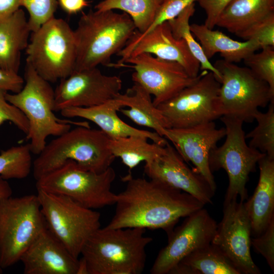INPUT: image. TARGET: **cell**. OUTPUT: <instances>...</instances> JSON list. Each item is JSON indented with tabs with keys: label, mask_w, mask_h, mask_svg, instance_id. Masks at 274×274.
I'll return each instance as SVG.
<instances>
[{
	"label": "cell",
	"mask_w": 274,
	"mask_h": 274,
	"mask_svg": "<svg viewBox=\"0 0 274 274\" xmlns=\"http://www.w3.org/2000/svg\"><path fill=\"white\" fill-rule=\"evenodd\" d=\"M76 274H88L86 261L82 257L80 259H78V265Z\"/></svg>",
	"instance_id": "ee69618b"
},
{
	"label": "cell",
	"mask_w": 274,
	"mask_h": 274,
	"mask_svg": "<svg viewBox=\"0 0 274 274\" xmlns=\"http://www.w3.org/2000/svg\"><path fill=\"white\" fill-rule=\"evenodd\" d=\"M160 4L159 0H104L94 9L99 11H123L130 17L136 30L143 33L153 21Z\"/></svg>",
	"instance_id": "f1b7e54d"
},
{
	"label": "cell",
	"mask_w": 274,
	"mask_h": 274,
	"mask_svg": "<svg viewBox=\"0 0 274 274\" xmlns=\"http://www.w3.org/2000/svg\"><path fill=\"white\" fill-rule=\"evenodd\" d=\"M41 211L52 234L76 258L89 237L100 227V214L71 198L37 190Z\"/></svg>",
	"instance_id": "30bf717a"
},
{
	"label": "cell",
	"mask_w": 274,
	"mask_h": 274,
	"mask_svg": "<svg viewBox=\"0 0 274 274\" xmlns=\"http://www.w3.org/2000/svg\"><path fill=\"white\" fill-rule=\"evenodd\" d=\"M249 55L243 61L258 77L269 85L274 94V47L266 46Z\"/></svg>",
	"instance_id": "d6a6232c"
},
{
	"label": "cell",
	"mask_w": 274,
	"mask_h": 274,
	"mask_svg": "<svg viewBox=\"0 0 274 274\" xmlns=\"http://www.w3.org/2000/svg\"><path fill=\"white\" fill-rule=\"evenodd\" d=\"M47 227L37 195L0 200V265L3 269L17 262Z\"/></svg>",
	"instance_id": "8992f818"
},
{
	"label": "cell",
	"mask_w": 274,
	"mask_h": 274,
	"mask_svg": "<svg viewBox=\"0 0 274 274\" xmlns=\"http://www.w3.org/2000/svg\"><path fill=\"white\" fill-rule=\"evenodd\" d=\"M25 50L26 63L49 82L65 78L75 70L74 30L62 19L54 17L32 32Z\"/></svg>",
	"instance_id": "52a82bcc"
},
{
	"label": "cell",
	"mask_w": 274,
	"mask_h": 274,
	"mask_svg": "<svg viewBox=\"0 0 274 274\" xmlns=\"http://www.w3.org/2000/svg\"><path fill=\"white\" fill-rule=\"evenodd\" d=\"M74 257L46 227L22 254L24 274H76Z\"/></svg>",
	"instance_id": "ffe728a7"
},
{
	"label": "cell",
	"mask_w": 274,
	"mask_h": 274,
	"mask_svg": "<svg viewBox=\"0 0 274 274\" xmlns=\"http://www.w3.org/2000/svg\"><path fill=\"white\" fill-rule=\"evenodd\" d=\"M116 177L110 166L96 173L84 169L73 160L36 180V188L49 193L65 195L84 207L100 209L115 204L116 194L111 190Z\"/></svg>",
	"instance_id": "ba28073f"
},
{
	"label": "cell",
	"mask_w": 274,
	"mask_h": 274,
	"mask_svg": "<svg viewBox=\"0 0 274 274\" xmlns=\"http://www.w3.org/2000/svg\"><path fill=\"white\" fill-rule=\"evenodd\" d=\"M186 217L167 234V244L157 255L151 274H169L183 258L212 242L217 223L207 210L203 208Z\"/></svg>",
	"instance_id": "2e32d148"
},
{
	"label": "cell",
	"mask_w": 274,
	"mask_h": 274,
	"mask_svg": "<svg viewBox=\"0 0 274 274\" xmlns=\"http://www.w3.org/2000/svg\"><path fill=\"white\" fill-rule=\"evenodd\" d=\"M225 134V127L218 128L214 121H211L185 128H167L164 138L172 143L185 162L192 163V169L201 174L216 192L209 158L211 150Z\"/></svg>",
	"instance_id": "ac0fdd59"
},
{
	"label": "cell",
	"mask_w": 274,
	"mask_h": 274,
	"mask_svg": "<svg viewBox=\"0 0 274 274\" xmlns=\"http://www.w3.org/2000/svg\"><path fill=\"white\" fill-rule=\"evenodd\" d=\"M57 3L68 15L76 14L89 6L87 0H57Z\"/></svg>",
	"instance_id": "60d3db41"
},
{
	"label": "cell",
	"mask_w": 274,
	"mask_h": 274,
	"mask_svg": "<svg viewBox=\"0 0 274 274\" xmlns=\"http://www.w3.org/2000/svg\"><path fill=\"white\" fill-rule=\"evenodd\" d=\"M148 139L139 136L110 139L109 147L115 157L119 158L130 170L141 162H151L165 151V146L149 143Z\"/></svg>",
	"instance_id": "83f0119b"
},
{
	"label": "cell",
	"mask_w": 274,
	"mask_h": 274,
	"mask_svg": "<svg viewBox=\"0 0 274 274\" xmlns=\"http://www.w3.org/2000/svg\"><path fill=\"white\" fill-rule=\"evenodd\" d=\"M24 84L17 93L6 92V100L26 117L29 129L26 138L31 153L39 155L50 135L58 136L69 130L71 125L89 126L86 121L75 122L57 118L54 114L55 92L49 82L26 62Z\"/></svg>",
	"instance_id": "5b68a950"
},
{
	"label": "cell",
	"mask_w": 274,
	"mask_h": 274,
	"mask_svg": "<svg viewBox=\"0 0 274 274\" xmlns=\"http://www.w3.org/2000/svg\"><path fill=\"white\" fill-rule=\"evenodd\" d=\"M57 5V0H21V6L29 14L28 23L31 32L54 17Z\"/></svg>",
	"instance_id": "836d02e7"
},
{
	"label": "cell",
	"mask_w": 274,
	"mask_h": 274,
	"mask_svg": "<svg viewBox=\"0 0 274 274\" xmlns=\"http://www.w3.org/2000/svg\"><path fill=\"white\" fill-rule=\"evenodd\" d=\"M144 172L150 179L162 182L186 192L204 205L213 203L215 191L201 174L186 164L168 141L162 155L145 163Z\"/></svg>",
	"instance_id": "d6986e66"
},
{
	"label": "cell",
	"mask_w": 274,
	"mask_h": 274,
	"mask_svg": "<svg viewBox=\"0 0 274 274\" xmlns=\"http://www.w3.org/2000/svg\"><path fill=\"white\" fill-rule=\"evenodd\" d=\"M147 53L159 58L180 64L191 77L200 73V63L194 57L184 40L174 37L167 21L155 26L145 35L137 30L125 46L117 54L120 57L115 66L129 57Z\"/></svg>",
	"instance_id": "e0dca14e"
},
{
	"label": "cell",
	"mask_w": 274,
	"mask_h": 274,
	"mask_svg": "<svg viewBox=\"0 0 274 274\" xmlns=\"http://www.w3.org/2000/svg\"><path fill=\"white\" fill-rule=\"evenodd\" d=\"M274 12V0H232L220 14L216 26L235 35Z\"/></svg>",
	"instance_id": "484cf974"
},
{
	"label": "cell",
	"mask_w": 274,
	"mask_h": 274,
	"mask_svg": "<svg viewBox=\"0 0 274 274\" xmlns=\"http://www.w3.org/2000/svg\"><path fill=\"white\" fill-rule=\"evenodd\" d=\"M30 32L21 9L0 23V68L18 73L21 52L27 47Z\"/></svg>",
	"instance_id": "d4e9b609"
},
{
	"label": "cell",
	"mask_w": 274,
	"mask_h": 274,
	"mask_svg": "<svg viewBox=\"0 0 274 274\" xmlns=\"http://www.w3.org/2000/svg\"><path fill=\"white\" fill-rule=\"evenodd\" d=\"M190 29L199 41L208 59L219 53L224 60L237 63L261 49L259 45L255 41L234 40L219 30L210 29L204 24H190Z\"/></svg>",
	"instance_id": "cb8c5ba5"
},
{
	"label": "cell",
	"mask_w": 274,
	"mask_h": 274,
	"mask_svg": "<svg viewBox=\"0 0 274 274\" xmlns=\"http://www.w3.org/2000/svg\"><path fill=\"white\" fill-rule=\"evenodd\" d=\"M221 75L219 99L222 116L252 122L259 108L274 102L269 85L247 66L224 59L213 64Z\"/></svg>",
	"instance_id": "8fae6325"
},
{
	"label": "cell",
	"mask_w": 274,
	"mask_h": 274,
	"mask_svg": "<svg viewBox=\"0 0 274 274\" xmlns=\"http://www.w3.org/2000/svg\"><path fill=\"white\" fill-rule=\"evenodd\" d=\"M245 41L257 42L261 49L274 47V12L236 35Z\"/></svg>",
	"instance_id": "e575fe53"
},
{
	"label": "cell",
	"mask_w": 274,
	"mask_h": 274,
	"mask_svg": "<svg viewBox=\"0 0 274 274\" xmlns=\"http://www.w3.org/2000/svg\"><path fill=\"white\" fill-rule=\"evenodd\" d=\"M12 190L7 180L0 176V200L7 197L12 195ZM3 269L0 265V273H2Z\"/></svg>",
	"instance_id": "7bdbcfd3"
},
{
	"label": "cell",
	"mask_w": 274,
	"mask_h": 274,
	"mask_svg": "<svg viewBox=\"0 0 274 274\" xmlns=\"http://www.w3.org/2000/svg\"><path fill=\"white\" fill-rule=\"evenodd\" d=\"M259 178L253 195L245 207L252 236L261 234L274 219V158L265 155L258 162Z\"/></svg>",
	"instance_id": "7402d4cb"
},
{
	"label": "cell",
	"mask_w": 274,
	"mask_h": 274,
	"mask_svg": "<svg viewBox=\"0 0 274 274\" xmlns=\"http://www.w3.org/2000/svg\"><path fill=\"white\" fill-rule=\"evenodd\" d=\"M198 0H163L159 6L155 17L150 26L143 33L145 35L158 25L176 17L185 8Z\"/></svg>",
	"instance_id": "8d00e7d4"
},
{
	"label": "cell",
	"mask_w": 274,
	"mask_h": 274,
	"mask_svg": "<svg viewBox=\"0 0 274 274\" xmlns=\"http://www.w3.org/2000/svg\"><path fill=\"white\" fill-rule=\"evenodd\" d=\"M122 108L123 105L114 98L93 107L66 108L60 113L65 117H79L93 122L111 139L139 136L159 145H166L167 140L156 132L136 128L122 120L117 114Z\"/></svg>",
	"instance_id": "44dd1931"
},
{
	"label": "cell",
	"mask_w": 274,
	"mask_h": 274,
	"mask_svg": "<svg viewBox=\"0 0 274 274\" xmlns=\"http://www.w3.org/2000/svg\"><path fill=\"white\" fill-rule=\"evenodd\" d=\"M160 3H161V2H162L163 0H159Z\"/></svg>",
	"instance_id": "f6af8a7d"
},
{
	"label": "cell",
	"mask_w": 274,
	"mask_h": 274,
	"mask_svg": "<svg viewBox=\"0 0 274 274\" xmlns=\"http://www.w3.org/2000/svg\"><path fill=\"white\" fill-rule=\"evenodd\" d=\"M142 228H99L81 250L88 274H140L153 241Z\"/></svg>",
	"instance_id": "7a4b0ae2"
},
{
	"label": "cell",
	"mask_w": 274,
	"mask_h": 274,
	"mask_svg": "<svg viewBox=\"0 0 274 274\" xmlns=\"http://www.w3.org/2000/svg\"><path fill=\"white\" fill-rule=\"evenodd\" d=\"M136 30L130 17L114 10L82 13L74 30L75 71L110 63L111 57L127 44Z\"/></svg>",
	"instance_id": "3957f363"
},
{
	"label": "cell",
	"mask_w": 274,
	"mask_h": 274,
	"mask_svg": "<svg viewBox=\"0 0 274 274\" xmlns=\"http://www.w3.org/2000/svg\"><path fill=\"white\" fill-rule=\"evenodd\" d=\"M110 138L100 129L78 126L46 144L32 163L36 180L59 168L66 161H75L82 168L102 173L115 157L109 147Z\"/></svg>",
	"instance_id": "277c9868"
},
{
	"label": "cell",
	"mask_w": 274,
	"mask_h": 274,
	"mask_svg": "<svg viewBox=\"0 0 274 274\" xmlns=\"http://www.w3.org/2000/svg\"><path fill=\"white\" fill-rule=\"evenodd\" d=\"M115 98L127 109L119 111L136 124L152 129L164 138L169 126L160 111L153 102L151 95L136 83L124 93H119Z\"/></svg>",
	"instance_id": "603a6c76"
},
{
	"label": "cell",
	"mask_w": 274,
	"mask_h": 274,
	"mask_svg": "<svg viewBox=\"0 0 274 274\" xmlns=\"http://www.w3.org/2000/svg\"><path fill=\"white\" fill-rule=\"evenodd\" d=\"M24 80L18 73L0 68V90L19 92L23 88Z\"/></svg>",
	"instance_id": "ab89813d"
},
{
	"label": "cell",
	"mask_w": 274,
	"mask_h": 274,
	"mask_svg": "<svg viewBox=\"0 0 274 274\" xmlns=\"http://www.w3.org/2000/svg\"><path fill=\"white\" fill-rule=\"evenodd\" d=\"M118 66L134 69L133 82L154 96L153 102L156 107L193 84L204 73L202 71L197 77H191L179 63L147 53L129 57Z\"/></svg>",
	"instance_id": "4fadbf2b"
},
{
	"label": "cell",
	"mask_w": 274,
	"mask_h": 274,
	"mask_svg": "<svg viewBox=\"0 0 274 274\" xmlns=\"http://www.w3.org/2000/svg\"><path fill=\"white\" fill-rule=\"evenodd\" d=\"M220 83L204 70L193 84L157 106L170 128H185L214 121L222 116L219 99Z\"/></svg>",
	"instance_id": "7c38bea8"
},
{
	"label": "cell",
	"mask_w": 274,
	"mask_h": 274,
	"mask_svg": "<svg viewBox=\"0 0 274 274\" xmlns=\"http://www.w3.org/2000/svg\"><path fill=\"white\" fill-rule=\"evenodd\" d=\"M32 167L29 144L12 147L0 153V176L6 180L25 178Z\"/></svg>",
	"instance_id": "4dcf8cb0"
},
{
	"label": "cell",
	"mask_w": 274,
	"mask_h": 274,
	"mask_svg": "<svg viewBox=\"0 0 274 274\" xmlns=\"http://www.w3.org/2000/svg\"><path fill=\"white\" fill-rule=\"evenodd\" d=\"M257 126L247 134L249 146L274 158V102L268 104L266 112L258 111L255 115Z\"/></svg>",
	"instance_id": "1f68e13d"
},
{
	"label": "cell",
	"mask_w": 274,
	"mask_h": 274,
	"mask_svg": "<svg viewBox=\"0 0 274 274\" xmlns=\"http://www.w3.org/2000/svg\"><path fill=\"white\" fill-rule=\"evenodd\" d=\"M232 0H198L197 2L204 10L206 18L204 24L213 29L221 13Z\"/></svg>",
	"instance_id": "f35d334b"
},
{
	"label": "cell",
	"mask_w": 274,
	"mask_h": 274,
	"mask_svg": "<svg viewBox=\"0 0 274 274\" xmlns=\"http://www.w3.org/2000/svg\"><path fill=\"white\" fill-rule=\"evenodd\" d=\"M251 245L254 251L266 260L272 272H274V219L259 235L253 236Z\"/></svg>",
	"instance_id": "d590c367"
},
{
	"label": "cell",
	"mask_w": 274,
	"mask_h": 274,
	"mask_svg": "<svg viewBox=\"0 0 274 274\" xmlns=\"http://www.w3.org/2000/svg\"><path fill=\"white\" fill-rule=\"evenodd\" d=\"M169 274H240L227 257L210 244L190 253Z\"/></svg>",
	"instance_id": "4316f807"
},
{
	"label": "cell",
	"mask_w": 274,
	"mask_h": 274,
	"mask_svg": "<svg viewBox=\"0 0 274 274\" xmlns=\"http://www.w3.org/2000/svg\"><path fill=\"white\" fill-rule=\"evenodd\" d=\"M122 87L119 77L105 75L97 67L75 71L61 79L54 90V111L100 105L114 98Z\"/></svg>",
	"instance_id": "9a60e30c"
},
{
	"label": "cell",
	"mask_w": 274,
	"mask_h": 274,
	"mask_svg": "<svg viewBox=\"0 0 274 274\" xmlns=\"http://www.w3.org/2000/svg\"><path fill=\"white\" fill-rule=\"evenodd\" d=\"M251 225L244 202L223 203V217L212 243L217 246L240 274H260L251 254Z\"/></svg>",
	"instance_id": "5bb4252c"
},
{
	"label": "cell",
	"mask_w": 274,
	"mask_h": 274,
	"mask_svg": "<svg viewBox=\"0 0 274 274\" xmlns=\"http://www.w3.org/2000/svg\"><path fill=\"white\" fill-rule=\"evenodd\" d=\"M195 11V3H193L185 8L176 17L167 22L174 37L184 40L194 57L199 62L200 69L212 72L220 83V73L206 56L200 45L195 40L190 31L189 20Z\"/></svg>",
	"instance_id": "f546056e"
},
{
	"label": "cell",
	"mask_w": 274,
	"mask_h": 274,
	"mask_svg": "<svg viewBox=\"0 0 274 274\" xmlns=\"http://www.w3.org/2000/svg\"><path fill=\"white\" fill-rule=\"evenodd\" d=\"M21 6V0H0V23L6 19Z\"/></svg>",
	"instance_id": "b9f144b4"
},
{
	"label": "cell",
	"mask_w": 274,
	"mask_h": 274,
	"mask_svg": "<svg viewBox=\"0 0 274 274\" xmlns=\"http://www.w3.org/2000/svg\"><path fill=\"white\" fill-rule=\"evenodd\" d=\"M125 189L116 194L114 215L106 226L111 228L162 229L168 234L179 220L203 208L191 195L162 182L123 177Z\"/></svg>",
	"instance_id": "6da1fadb"
},
{
	"label": "cell",
	"mask_w": 274,
	"mask_h": 274,
	"mask_svg": "<svg viewBox=\"0 0 274 274\" xmlns=\"http://www.w3.org/2000/svg\"><path fill=\"white\" fill-rule=\"evenodd\" d=\"M6 92L0 90V125L10 121L26 134L29 129L28 120L20 110L6 100Z\"/></svg>",
	"instance_id": "74e56055"
},
{
	"label": "cell",
	"mask_w": 274,
	"mask_h": 274,
	"mask_svg": "<svg viewBox=\"0 0 274 274\" xmlns=\"http://www.w3.org/2000/svg\"><path fill=\"white\" fill-rule=\"evenodd\" d=\"M220 119L225 125L226 138L221 146L211 150L210 168L212 173L223 169L227 173L229 183L224 203L237 200L238 197L244 202L248 196L246 184L249 175L255 171L258 161L266 154L247 144L242 120L227 116Z\"/></svg>",
	"instance_id": "9c48e42d"
}]
</instances>
